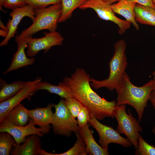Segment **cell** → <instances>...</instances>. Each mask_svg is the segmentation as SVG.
Returning a JSON list of instances; mask_svg holds the SVG:
<instances>
[{
    "mask_svg": "<svg viewBox=\"0 0 155 155\" xmlns=\"http://www.w3.org/2000/svg\"><path fill=\"white\" fill-rule=\"evenodd\" d=\"M153 76V80H154L155 81V72H153L152 75H151Z\"/></svg>",
    "mask_w": 155,
    "mask_h": 155,
    "instance_id": "d590c367",
    "label": "cell"
},
{
    "mask_svg": "<svg viewBox=\"0 0 155 155\" xmlns=\"http://www.w3.org/2000/svg\"><path fill=\"white\" fill-rule=\"evenodd\" d=\"M53 106L55 112L53 114L51 124L54 133L68 137L72 132H79L80 128L77 120L66 106L64 99L61 98L57 104H53Z\"/></svg>",
    "mask_w": 155,
    "mask_h": 155,
    "instance_id": "5b68a950",
    "label": "cell"
},
{
    "mask_svg": "<svg viewBox=\"0 0 155 155\" xmlns=\"http://www.w3.org/2000/svg\"><path fill=\"white\" fill-rule=\"evenodd\" d=\"M16 144L15 139L10 133L6 132H0V155H9L12 148Z\"/></svg>",
    "mask_w": 155,
    "mask_h": 155,
    "instance_id": "cb8c5ba5",
    "label": "cell"
},
{
    "mask_svg": "<svg viewBox=\"0 0 155 155\" xmlns=\"http://www.w3.org/2000/svg\"><path fill=\"white\" fill-rule=\"evenodd\" d=\"M152 132L154 133L155 136V125H154L153 128L152 129Z\"/></svg>",
    "mask_w": 155,
    "mask_h": 155,
    "instance_id": "8d00e7d4",
    "label": "cell"
},
{
    "mask_svg": "<svg viewBox=\"0 0 155 155\" xmlns=\"http://www.w3.org/2000/svg\"><path fill=\"white\" fill-rule=\"evenodd\" d=\"M27 81H14L7 83L4 80L0 79V102L7 100L17 94L26 85Z\"/></svg>",
    "mask_w": 155,
    "mask_h": 155,
    "instance_id": "d6986e66",
    "label": "cell"
},
{
    "mask_svg": "<svg viewBox=\"0 0 155 155\" xmlns=\"http://www.w3.org/2000/svg\"><path fill=\"white\" fill-rule=\"evenodd\" d=\"M8 33L7 31L3 30L2 29H0V35L5 38L7 36Z\"/></svg>",
    "mask_w": 155,
    "mask_h": 155,
    "instance_id": "1f68e13d",
    "label": "cell"
},
{
    "mask_svg": "<svg viewBox=\"0 0 155 155\" xmlns=\"http://www.w3.org/2000/svg\"><path fill=\"white\" fill-rule=\"evenodd\" d=\"M136 4L131 0H120L116 3L111 4V6L115 13L124 17L126 21L130 22L138 30L140 27L135 20L134 12Z\"/></svg>",
    "mask_w": 155,
    "mask_h": 155,
    "instance_id": "2e32d148",
    "label": "cell"
},
{
    "mask_svg": "<svg viewBox=\"0 0 155 155\" xmlns=\"http://www.w3.org/2000/svg\"><path fill=\"white\" fill-rule=\"evenodd\" d=\"M149 100L155 110V89L152 92Z\"/></svg>",
    "mask_w": 155,
    "mask_h": 155,
    "instance_id": "4dcf8cb0",
    "label": "cell"
},
{
    "mask_svg": "<svg viewBox=\"0 0 155 155\" xmlns=\"http://www.w3.org/2000/svg\"><path fill=\"white\" fill-rule=\"evenodd\" d=\"M85 0H61V13L58 23L64 22L70 18L73 11Z\"/></svg>",
    "mask_w": 155,
    "mask_h": 155,
    "instance_id": "603a6c76",
    "label": "cell"
},
{
    "mask_svg": "<svg viewBox=\"0 0 155 155\" xmlns=\"http://www.w3.org/2000/svg\"><path fill=\"white\" fill-rule=\"evenodd\" d=\"M0 26L1 29L8 32V30L7 27H5L3 22L0 20Z\"/></svg>",
    "mask_w": 155,
    "mask_h": 155,
    "instance_id": "d6a6232c",
    "label": "cell"
},
{
    "mask_svg": "<svg viewBox=\"0 0 155 155\" xmlns=\"http://www.w3.org/2000/svg\"><path fill=\"white\" fill-rule=\"evenodd\" d=\"M4 0H0V9L1 10L4 11L2 9L3 4Z\"/></svg>",
    "mask_w": 155,
    "mask_h": 155,
    "instance_id": "e575fe53",
    "label": "cell"
},
{
    "mask_svg": "<svg viewBox=\"0 0 155 155\" xmlns=\"http://www.w3.org/2000/svg\"><path fill=\"white\" fill-rule=\"evenodd\" d=\"M9 15L12 19L8 20L7 25L8 30V34L0 42L1 46L7 45L9 40L14 36L17 32V30L18 25L24 17L26 16L29 17L33 22L35 19L34 9L28 5L13 9Z\"/></svg>",
    "mask_w": 155,
    "mask_h": 155,
    "instance_id": "7c38bea8",
    "label": "cell"
},
{
    "mask_svg": "<svg viewBox=\"0 0 155 155\" xmlns=\"http://www.w3.org/2000/svg\"><path fill=\"white\" fill-rule=\"evenodd\" d=\"M136 155H155V147L146 142L140 134L138 138V146L134 152Z\"/></svg>",
    "mask_w": 155,
    "mask_h": 155,
    "instance_id": "d4e9b609",
    "label": "cell"
},
{
    "mask_svg": "<svg viewBox=\"0 0 155 155\" xmlns=\"http://www.w3.org/2000/svg\"><path fill=\"white\" fill-rule=\"evenodd\" d=\"M90 78L84 69L77 68L70 77L64 78L63 82L69 86L74 98L87 109L91 118L98 120L115 118L116 101H109L100 97L91 88Z\"/></svg>",
    "mask_w": 155,
    "mask_h": 155,
    "instance_id": "6da1fadb",
    "label": "cell"
},
{
    "mask_svg": "<svg viewBox=\"0 0 155 155\" xmlns=\"http://www.w3.org/2000/svg\"><path fill=\"white\" fill-rule=\"evenodd\" d=\"M141 5L151 8L155 10V5L152 0H131Z\"/></svg>",
    "mask_w": 155,
    "mask_h": 155,
    "instance_id": "f546056e",
    "label": "cell"
},
{
    "mask_svg": "<svg viewBox=\"0 0 155 155\" xmlns=\"http://www.w3.org/2000/svg\"><path fill=\"white\" fill-rule=\"evenodd\" d=\"M154 4L155 5V0H152Z\"/></svg>",
    "mask_w": 155,
    "mask_h": 155,
    "instance_id": "74e56055",
    "label": "cell"
},
{
    "mask_svg": "<svg viewBox=\"0 0 155 155\" xmlns=\"http://www.w3.org/2000/svg\"><path fill=\"white\" fill-rule=\"evenodd\" d=\"M42 79L37 77L32 81H27L24 86L11 98L0 103V123L5 118L10 111L24 100H30L38 91V83Z\"/></svg>",
    "mask_w": 155,
    "mask_h": 155,
    "instance_id": "30bf717a",
    "label": "cell"
},
{
    "mask_svg": "<svg viewBox=\"0 0 155 155\" xmlns=\"http://www.w3.org/2000/svg\"><path fill=\"white\" fill-rule=\"evenodd\" d=\"M15 41L17 44V49L13 55L9 67L3 72L4 74L22 67L32 65L35 60L34 57L29 58L26 56L25 51L28 46L27 39L21 37L19 35L16 36Z\"/></svg>",
    "mask_w": 155,
    "mask_h": 155,
    "instance_id": "4fadbf2b",
    "label": "cell"
},
{
    "mask_svg": "<svg viewBox=\"0 0 155 155\" xmlns=\"http://www.w3.org/2000/svg\"><path fill=\"white\" fill-rule=\"evenodd\" d=\"M77 117V123L80 129L87 125L91 118L88 111L84 106L79 112Z\"/></svg>",
    "mask_w": 155,
    "mask_h": 155,
    "instance_id": "83f0119b",
    "label": "cell"
},
{
    "mask_svg": "<svg viewBox=\"0 0 155 155\" xmlns=\"http://www.w3.org/2000/svg\"><path fill=\"white\" fill-rule=\"evenodd\" d=\"M0 124V132H6L10 133L15 139L16 144H18L23 143L26 137L30 135L36 134L42 137L49 131L40 127H36L33 120L30 118L28 124L24 126L15 125L7 117Z\"/></svg>",
    "mask_w": 155,
    "mask_h": 155,
    "instance_id": "ba28073f",
    "label": "cell"
},
{
    "mask_svg": "<svg viewBox=\"0 0 155 155\" xmlns=\"http://www.w3.org/2000/svg\"><path fill=\"white\" fill-rule=\"evenodd\" d=\"M104 1L107 2L111 4H113V3L116 2H118L120 0H103Z\"/></svg>",
    "mask_w": 155,
    "mask_h": 155,
    "instance_id": "836d02e7",
    "label": "cell"
},
{
    "mask_svg": "<svg viewBox=\"0 0 155 155\" xmlns=\"http://www.w3.org/2000/svg\"><path fill=\"white\" fill-rule=\"evenodd\" d=\"M38 90H45L49 93L58 95L64 99L74 98L73 93L69 86L63 82H59L55 85L46 82H40L38 84Z\"/></svg>",
    "mask_w": 155,
    "mask_h": 155,
    "instance_id": "ac0fdd59",
    "label": "cell"
},
{
    "mask_svg": "<svg viewBox=\"0 0 155 155\" xmlns=\"http://www.w3.org/2000/svg\"><path fill=\"white\" fill-rule=\"evenodd\" d=\"M66 106L75 118L83 106L77 100L74 98L64 99Z\"/></svg>",
    "mask_w": 155,
    "mask_h": 155,
    "instance_id": "484cf974",
    "label": "cell"
},
{
    "mask_svg": "<svg viewBox=\"0 0 155 155\" xmlns=\"http://www.w3.org/2000/svg\"><path fill=\"white\" fill-rule=\"evenodd\" d=\"M126 44L124 40H118L114 45L113 55L109 63V75L104 80H98L90 78V84L95 89L105 88L112 92L120 85L128 64L125 53Z\"/></svg>",
    "mask_w": 155,
    "mask_h": 155,
    "instance_id": "3957f363",
    "label": "cell"
},
{
    "mask_svg": "<svg viewBox=\"0 0 155 155\" xmlns=\"http://www.w3.org/2000/svg\"><path fill=\"white\" fill-rule=\"evenodd\" d=\"M155 89V81L149 80L142 86H137L130 81L129 75L125 72L119 86L115 90L117 93V106L127 104L133 107L138 115L140 122L143 116L152 92Z\"/></svg>",
    "mask_w": 155,
    "mask_h": 155,
    "instance_id": "7a4b0ae2",
    "label": "cell"
},
{
    "mask_svg": "<svg viewBox=\"0 0 155 155\" xmlns=\"http://www.w3.org/2000/svg\"><path fill=\"white\" fill-rule=\"evenodd\" d=\"M84 139L86 144L87 153L90 155H108V148H103L99 145L94 140L92 131L88 124L80 128L79 131Z\"/></svg>",
    "mask_w": 155,
    "mask_h": 155,
    "instance_id": "e0dca14e",
    "label": "cell"
},
{
    "mask_svg": "<svg viewBox=\"0 0 155 155\" xmlns=\"http://www.w3.org/2000/svg\"><path fill=\"white\" fill-rule=\"evenodd\" d=\"M136 22L143 24L155 26V10L136 3L134 8Z\"/></svg>",
    "mask_w": 155,
    "mask_h": 155,
    "instance_id": "ffe728a7",
    "label": "cell"
},
{
    "mask_svg": "<svg viewBox=\"0 0 155 155\" xmlns=\"http://www.w3.org/2000/svg\"><path fill=\"white\" fill-rule=\"evenodd\" d=\"M126 104L116 107L115 114L118 122L116 130L120 134L125 135L136 149L140 132L142 131V129L129 109H128V114L126 112Z\"/></svg>",
    "mask_w": 155,
    "mask_h": 155,
    "instance_id": "8992f818",
    "label": "cell"
},
{
    "mask_svg": "<svg viewBox=\"0 0 155 155\" xmlns=\"http://www.w3.org/2000/svg\"><path fill=\"white\" fill-rule=\"evenodd\" d=\"M34 10L35 20L29 27L21 32L20 37L26 39L32 38L33 34L43 30L56 31L62 11L61 3Z\"/></svg>",
    "mask_w": 155,
    "mask_h": 155,
    "instance_id": "277c9868",
    "label": "cell"
},
{
    "mask_svg": "<svg viewBox=\"0 0 155 155\" xmlns=\"http://www.w3.org/2000/svg\"><path fill=\"white\" fill-rule=\"evenodd\" d=\"M40 137L36 134L28 136L23 144H16L10 154L13 155H40L42 149Z\"/></svg>",
    "mask_w": 155,
    "mask_h": 155,
    "instance_id": "5bb4252c",
    "label": "cell"
},
{
    "mask_svg": "<svg viewBox=\"0 0 155 155\" xmlns=\"http://www.w3.org/2000/svg\"><path fill=\"white\" fill-rule=\"evenodd\" d=\"M88 123L98 132L99 143L103 148H108V145L111 143L117 144L125 148H130L133 145L127 138L121 136L117 130L101 123L96 118H91Z\"/></svg>",
    "mask_w": 155,
    "mask_h": 155,
    "instance_id": "9c48e42d",
    "label": "cell"
},
{
    "mask_svg": "<svg viewBox=\"0 0 155 155\" xmlns=\"http://www.w3.org/2000/svg\"><path fill=\"white\" fill-rule=\"evenodd\" d=\"M28 5L34 9L47 7L49 5L61 3V0H25Z\"/></svg>",
    "mask_w": 155,
    "mask_h": 155,
    "instance_id": "4316f807",
    "label": "cell"
},
{
    "mask_svg": "<svg viewBox=\"0 0 155 155\" xmlns=\"http://www.w3.org/2000/svg\"><path fill=\"white\" fill-rule=\"evenodd\" d=\"M111 4L103 0H85L79 8L81 9L87 8L93 9L101 19L110 21L117 24L120 35L124 34L130 27L131 23L117 17L113 10Z\"/></svg>",
    "mask_w": 155,
    "mask_h": 155,
    "instance_id": "52a82bcc",
    "label": "cell"
},
{
    "mask_svg": "<svg viewBox=\"0 0 155 155\" xmlns=\"http://www.w3.org/2000/svg\"><path fill=\"white\" fill-rule=\"evenodd\" d=\"M53 107V104L49 103L45 107H37L29 110V117L33 120L35 125L49 131L53 114L52 110Z\"/></svg>",
    "mask_w": 155,
    "mask_h": 155,
    "instance_id": "9a60e30c",
    "label": "cell"
},
{
    "mask_svg": "<svg viewBox=\"0 0 155 155\" xmlns=\"http://www.w3.org/2000/svg\"><path fill=\"white\" fill-rule=\"evenodd\" d=\"M44 34V36L40 38L27 39L28 46L26 53L28 56L33 57L40 51L43 50L45 53L54 46L62 45L64 38L59 32L55 31Z\"/></svg>",
    "mask_w": 155,
    "mask_h": 155,
    "instance_id": "8fae6325",
    "label": "cell"
},
{
    "mask_svg": "<svg viewBox=\"0 0 155 155\" xmlns=\"http://www.w3.org/2000/svg\"><path fill=\"white\" fill-rule=\"evenodd\" d=\"M154 72H155V70L154 71Z\"/></svg>",
    "mask_w": 155,
    "mask_h": 155,
    "instance_id": "f35d334b",
    "label": "cell"
},
{
    "mask_svg": "<svg viewBox=\"0 0 155 155\" xmlns=\"http://www.w3.org/2000/svg\"><path fill=\"white\" fill-rule=\"evenodd\" d=\"M77 140L73 146L67 151L58 154L48 152L44 150L41 152V155H86L85 142L79 132L75 133Z\"/></svg>",
    "mask_w": 155,
    "mask_h": 155,
    "instance_id": "7402d4cb",
    "label": "cell"
},
{
    "mask_svg": "<svg viewBox=\"0 0 155 155\" xmlns=\"http://www.w3.org/2000/svg\"><path fill=\"white\" fill-rule=\"evenodd\" d=\"M6 117L16 125H26L29 120V110L20 103L10 111Z\"/></svg>",
    "mask_w": 155,
    "mask_h": 155,
    "instance_id": "44dd1931",
    "label": "cell"
},
{
    "mask_svg": "<svg viewBox=\"0 0 155 155\" xmlns=\"http://www.w3.org/2000/svg\"><path fill=\"white\" fill-rule=\"evenodd\" d=\"M27 5L25 0H4L3 6L6 8L13 9Z\"/></svg>",
    "mask_w": 155,
    "mask_h": 155,
    "instance_id": "f1b7e54d",
    "label": "cell"
}]
</instances>
